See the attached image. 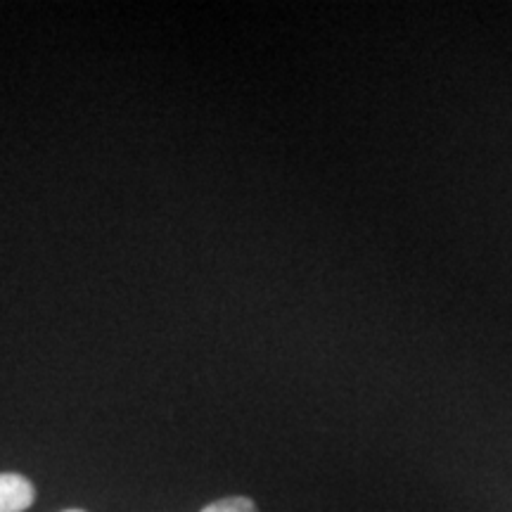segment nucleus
<instances>
[{
    "label": "nucleus",
    "mask_w": 512,
    "mask_h": 512,
    "mask_svg": "<svg viewBox=\"0 0 512 512\" xmlns=\"http://www.w3.org/2000/svg\"><path fill=\"white\" fill-rule=\"evenodd\" d=\"M36 501V489L24 475L0 472V512H24Z\"/></svg>",
    "instance_id": "1"
},
{
    "label": "nucleus",
    "mask_w": 512,
    "mask_h": 512,
    "mask_svg": "<svg viewBox=\"0 0 512 512\" xmlns=\"http://www.w3.org/2000/svg\"><path fill=\"white\" fill-rule=\"evenodd\" d=\"M202 512H256V505L252 498L233 496V498H223V501L207 505Z\"/></svg>",
    "instance_id": "2"
},
{
    "label": "nucleus",
    "mask_w": 512,
    "mask_h": 512,
    "mask_svg": "<svg viewBox=\"0 0 512 512\" xmlns=\"http://www.w3.org/2000/svg\"><path fill=\"white\" fill-rule=\"evenodd\" d=\"M64 512H86V510H79V508H72V510H64Z\"/></svg>",
    "instance_id": "3"
}]
</instances>
